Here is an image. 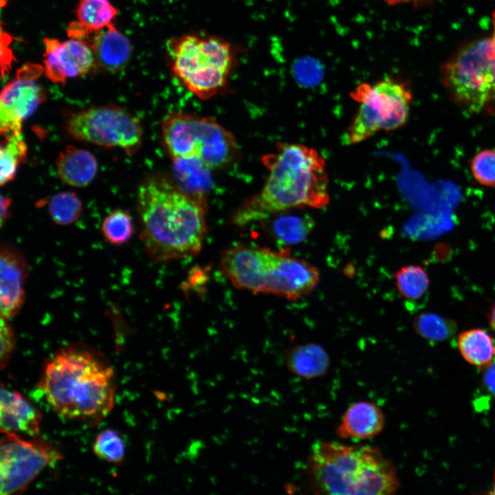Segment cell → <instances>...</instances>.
<instances>
[{
    "mask_svg": "<svg viewBox=\"0 0 495 495\" xmlns=\"http://www.w3.org/2000/svg\"><path fill=\"white\" fill-rule=\"evenodd\" d=\"M140 239L156 263L197 255L206 232V199L183 191L161 177H150L139 186Z\"/></svg>",
    "mask_w": 495,
    "mask_h": 495,
    "instance_id": "6da1fadb",
    "label": "cell"
},
{
    "mask_svg": "<svg viewBox=\"0 0 495 495\" xmlns=\"http://www.w3.org/2000/svg\"><path fill=\"white\" fill-rule=\"evenodd\" d=\"M59 416L94 425L114 404V372L104 355L83 344L61 347L45 364L38 384Z\"/></svg>",
    "mask_w": 495,
    "mask_h": 495,
    "instance_id": "7a4b0ae2",
    "label": "cell"
},
{
    "mask_svg": "<svg viewBox=\"0 0 495 495\" xmlns=\"http://www.w3.org/2000/svg\"><path fill=\"white\" fill-rule=\"evenodd\" d=\"M263 162L267 177L260 192L236 210L232 218L236 226L287 210L322 209L329 204L326 161L316 149L299 143H278L276 151L264 155Z\"/></svg>",
    "mask_w": 495,
    "mask_h": 495,
    "instance_id": "3957f363",
    "label": "cell"
},
{
    "mask_svg": "<svg viewBox=\"0 0 495 495\" xmlns=\"http://www.w3.org/2000/svg\"><path fill=\"white\" fill-rule=\"evenodd\" d=\"M306 471L316 494L390 495L400 487L393 463L371 446L318 441L311 448Z\"/></svg>",
    "mask_w": 495,
    "mask_h": 495,
    "instance_id": "277c9868",
    "label": "cell"
},
{
    "mask_svg": "<svg viewBox=\"0 0 495 495\" xmlns=\"http://www.w3.org/2000/svg\"><path fill=\"white\" fill-rule=\"evenodd\" d=\"M223 274L237 288L297 300L311 293L320 280L318 269L286 252L236 244L221 254Z\"/></svg>",
    "mask_w": 495,
    "mask_h": 495,
    "instance_id": "5b68a950",
    "label": "cell"
},
{
    "mask_svg": "<svg viewBox=\"0 0 495 495\" xmlns=\"http://www.w3.org/2000/svg\"><path fill=\"white\" fill-rule=\"evenodd\" d=\"M166 51L170 71L190 92L209 99L228 83L236 65V50L214 34L188 32L170 37Z\"/></svg>",
    "mask_w": 495,
    "mask_h": 495,
    "instance_id": "8992f818",
    "label": "cell"
},
{
    "mask_svg": "<svg viewBox=\"0 0 495 495\" xmlns=\"http://www.w3.org/2000/svg\"><path fill=\"white\" fill-rule=\"evenodd\" d=\"M162 129L172 159L197 157L214 169L228 165L236 154L232 134L210 117L175 112L166 117Z\"/></svg>",
    "mask_w": 495,
    "mask_h": 495,
    "instance_id": "52a82bcc",
    "label": "cell"
},
{
    "mask_svg": "<svg viewBox=\"0 0 495 495\" xmlns=\"http://www.w3.org/2000/svg\"><path fill=\"white\" fill-rule=\"evenodd\" d=\"M360 104L346 130V142L360 143L380 131H390L408 121L412 94L396 78L387 77L374 83L362 82L350 94Z\"/></svg>",
    "mask_w": 495,
    "mask_h": 495,
    "instance_id": "ba28073f",
    "label": "cell"
},
{
    "mask_svg": "<svg viewBox=\"0 0 495 495\" xmlns=\"http://www.w3.org/2000/svg\"><path fill=\"white\" fill-rule=\"evenodd\" d=\"M443 80L456 102L479 112L495 100V42L475 41L459 50L443 69Z\"/></svg>",
    "mask_w": 495,
    "mask_h": 495,
    "instance_id": "9c48e42d",
    "label": "cell"
},
{
    "mask_svg": "<svg viewBox=\"0 0 495 495\" xmlns=\"http://www.w3.org/2000/svg\"><path fill=\"white\" fill-rule=\"evenodd\" d=\"M74 139L106 147H119L127 154L140 148L142 129L137 117L124 109L109 104L69 113L65 121Z\"/></svg>",
    "mask_w": 495,
    "mask_h": 495,
    "instance_id": "30bf717a",
    "label": "cell"
},
{
    "mask_svg": "<svg viewBox=\"0 0 495 495\" xmlns=\"http://www.w3.org/2000/svg\"><path fill=\"white\" fill-rule=\"evenodd\" d=\"M62 459L61 454L41 439L25 440L5 432L0 443V492H21L47 466Z\"/></svg>",
    "mask_w": 495,
    "mask_h": 495,
    "instance_id": "8fae6325",
    "label": "cell"
},
{
    "mask_svg": "<svg viewBox=\"0 0 495 495\" xmlns=\"http://www.w3.org/2000/svg\"><path fill=\"white\" fill-rule=\"evenodd\" d=\"M43 68L28 63L21 67L14 79L1 94L0 126L4 135H22L23 122L30 116L45 98L37 78Z\"/></svg>",
    "mask_w": 495,
    "mask_h": 495,
    "instance_id": "7c38bea8",
    "label": "cell"
},
{
    "mask_svg": "<svg viewBox=\"0 0 495 495\" xmlns=\"http://www.w3.org/2000/svg\"><path fill=\"white\" fill-rule=\"evenodd\" d=\"M43 70L52 82L64 83L69 78L87 74L95 66V58L87 41L70 38L59 41L45 38Z\"/></svg>",
    "mask_w": 495,
    "mask_h": 495,
    "instance_id": "4fadbf2b",
    "label": "cell"
},
{
    "mask_svg": "<svg viewBox=\"0 0 495 495\" xmlns=\"http://www.w3.org/2000/svg\"><path fill=\"white\" fill-rule=\"evenodd\" d=\"M28 265L21 251L3 243L0 248V314L8 320L19 311L25 300Z\"/></svg>",
    "mask_w": 495,
    "mask_h": 495,
    "instance_id": "5bb4252c",
    "label": "cell"
},
{
    "mask_svg": "<svg viewBox=\"0 0 495 495\" xmlns=\"http://www.w3.org/2000/svg\"><path fill=\"white\" fill-rule=\"evenodd\" d=\"M41 416L18 391L1 385L0 425L1 433H23L30 436L40 430Z\"/></svg>",
    "mask_w": 495,
    "mask_h": 495,
    "instance_id": "9a60e30c",
    "label": "cell"
},
{
    "mask_svg": "<svg viewBox=\"0 0 495 495\" xmlns=\"http://www.w3.org/2000/svg\"><path fill=\"white\" fill-rule=\"evenodd\" d=\"M384 425V413L377 405L368 401H359L345 410L336 434L342 439H366L379 434Z\"/></svg>",
    "mask_w": 495,
    "mask_h": 495,
    "instance_id": "2e32d148",
    "label": "cell"
},
{
    "mask_svg": "<svg viewBox=\"0 0 495 495\" xmlns=\"http://www.w3.org/2000/svg\"><path fill=\"white\" fill-rule=\"evenodd\" d=\"M88 43L94 55L96 66L107 72L122 69L131 56L130 41L114 24L94 34Z\"/></svg>",
    "mask_w": 495,
    "mask_h": 495,
    "instance_id": "e0dca14e",
    "label": "cell"
},
{
    "mask_svg": "<svg viewBox=\"0 0 495 495\" xmlns=\"http://www.w3.org/2000/svg\"><path fill=\"white\" fill-rule=\"evenodd\" d=\"M303 209L284 210L263 220L265 230L277 243L282 245L302 242L315 226L313 217Z\"/></svg>",
    "mask_w": 495,
    "mask_h": 495,
    "instance_id": "ac0fdd59",
    "label": "cell"
},
{
    "mask_svg": "<svg viewBox=\"0 0 495 495\" xmlns=\"http://www.w3.org/2000/svg\"><path fill=\"white\" fill-rule=\"evenodd\" d=\"M118 10L109 0H80L76 10V20L69 25L67 32L71 38H89L110 25Z\"/></svg>",
    "mask_w": 495,
    "mask_h": 495,
    "instance_id": "d6986e66",
    "label": "cell"
},
{
    "mask_svg": "<svg viewBox=\"0 0 495 495\" xmlns=\"http://www.w3.org/2000/svg\"><path fill=\"white\" fill-rule=\"evenodd\" d=\"M285 359L288 371L305 380L324 376L331 365L327 351L311 342L292 347L286 352Z\"/></svg>",
    "mask_w": 495,
    "mask_h": 495,
    "instance_id": "ffe728a7",
    "label": "cell"
},
{
    "mask_svg": "<svg viewBox=\"0 0 495 495\" xmlns=\"http://www.w3.org/2000/svg\"><path fill=\"white\" fill-rule=\"evenodd\" d=\"M56 164L62 181L78 188L88 186L98 170L97 160L91 153L72 146L60 153Z\"/></svg>",
    "mask_w": 495,
    "mask_h": 495,
    "instance_id": "44dd1931",
    "label": "cell"
},
{
    "mask_svg": "<svg viewBox=\"0 0 495 495\" xmlns=\"http://www.w3.org/2000/svg\"><path fill=\"white\" fill-rule=\"evenodd\" d=\"M177 185L183 191L197 197H205L212 184L211 170L197 157L172 159Z\"/></svg>",
    "mask_w": 495,
    "mask_h": 495,
    "instance_id": "7402d4cb",
    "label": "cell"
},
{
    "mask_svg": "<svg viewBox=\"0 0 495 495\" xmlns=\"http://www.w3.org/2000/svg\"><path fill=\"white\" fill-rule=\"evenodd\" d=\"M457 345L462 357L476 367L485 368L495 358V340L483 329L474 328L461 332Z\"/></svg>",
    "mask_w": 495,
    "mask_h": 495,
    "instance_id": "603a6c76",
    "label": "cell"
},
{
    "mask_svg": "<svg viewBox=\"0 0 495 495\" xmlns=\"http://www.w3.org/2000/svg\"><path fill=\"white\" fill-rule=\"evenodd\" d=\"M395 286L400 295L407 300H416L428 289L430 278L421 266L408 265L399 269L395 276Z\"/></svg>",
    "mask_w": 495,
    "mask_h": 495,
    "instance_id": "cb8c5ba5",
    "label": "cell"
},
{
    "mask_svg": "<svg viewBox=\"0 0 495 495\" xmlns=\"http://www.w3.org/2000/svg\"><path fill=\"white\" fill-rule=\"evenodd\" d=\"M412 325L419 336L432 342L446 340L454 336L457 329L454 321L430 312L418 314Z\"/></svg>",
    "mask_w": 495,
    "mask_h": 495,
    "instance_id": "d4e9b609",
    "label": "cell"
},
{
    "mask_svg": "<svg viewBox=\"0 0 495 495\" xmlns=\"http://www.w3.org/2000/svg\"><path fill=\"white\" fill-rule=\"evenodd\" d=\"M5 137V140L1 143L0 152V183L1 186L15 177L17 168L22 161L25 159L28 151L27 145L23 140L22 135H6Z\"/></svg>",
    "mask_w": 495,
    "mask_h": 495,
    "instance_id": "484cf974",
    "label": "cell"
},
{
    "mask_svg": "<svg viewBox=\"0 0 495 495\" xmlns=\"http://www.w3.org/2000/svg\"><path fill=\"white\" fill-rule=\"evenodd\" d=\"M47 209L55 224L68 226L78 219L82 211V203L75 192H60L51 197Z\"/></svg>",
    "mask_w": 495,
    "mask_h": 495,
    "instance_id": "4316f807",
    "label": "cell"
},
{
    "mask_svg": "<svg viewBox=\"0 0 495 495\" xmlns=\"http://www.w3.org/2000/svg\"><path fill=\"white\" fill-rule=\"evenodd\" d=\"M101 232L106 241L120 246L126 243L134 232L133 220L124 210H116L109 214L101 225Z\"/></svg>",
    "mask_w": 495,
    "mask_h": 495,
    "instance_id": "83f0119b",
    "label": "cell"
},
{
    "mask_svg": "<svg viewBox=\"0 0 495 495\" xmlns=\"http://www.w3.org/2000/svg\"><path fill=\"white\" fill-rule=\"evenodd\" d=\"M93 448L95 454L107 462L120 465L124 461V443L116 430L107 429L100 432Z\"/></svg>",
    "mask_w": 495,
    "mask_h": 495,
    "instance_id": "f1b7e54d",
    "label": "cell"
},
{
    "mask_svg": "<svg viewBox=\"0 0 495 495\" xmlns=\"http://www.w3.org/2000/svg\"><path fill=\"white\" fill-rule=\"evenodd\" d=\"M471 171L475 179L486 186H495V150L485 149L472 160Z\"/></svg>",
    "mask_w": 495,
    "mask_h": 495,
    "instance_id": "f546056e",
    "label": "cell"
},
{
    "mask_svg": "<svg viewBox=\"0 0 495 495\" xmlns=\"http://www.w3.org/2000/svg\"><path fill=\"white\" fill-rule=\"evenodd\" d=\"M8 319L1 316L0 320V363L3 369L6 366L16 346V336Z\"/></svg>",
    "mask_w": 495,
    "mask_h": 495,
    "instance_id": "4dcf8cb0",
    "label": "cell"
},
{
    "mask_svg": "<svg viewBox=\"0 0 495 495\" xmlns=\"http://www.w3.org/2000/svg\"><path fill=\"white\" fill-rule=\"evenodd\" d=\"M320 70L314 61L303 60L298 65L296 76L303 83H313L319 80Z\"/></svg>",
    "mask_w": 495,
    "mask_h": 495,
    "instance_id": "1f68e13d",
    "label": "cell"
},
{
    "mask_svg": "<svg viewBox=\"0 0 495 495\" xmlns=\"http://www.w3.org/2000/svg\"><path fill=\"white\" fill-rule=\"evenodd\" d=\"M483 382L485 388L495 397V358L485 368Z\"/></svg>",
    "mask_w": 495,
    "mask_h": 495,
    "instance_id": "d6a6232c",
    "label": "cell"
},
{
    "mask_svg": "<svg viewBox=\"0 0 495 495\" xmlns=\"http://www.w3.org/2000/svg\"><path fill=\"white\" fill-rule=\"evenodd\" d=\"M11 205V198L1 196V226L3 225L4 221L10 216V207Z\"/></svg>",
    "mask_w": 495,
    "mask_h": 495,
    "instance_id": "836d02e7",
    "label": "cell"
},
{
    "mask_svg": "<svg viewBox=\"0 0 495 495\" xmlns=\"http://www.w3.org/2000/svg\"><path fill=\"white\" fill-rule=\"evenodd\" d=\"M389 5H398L401 3H411L415 6H422L429 4L434 0H384Z\"/></svg>",
    "mask_w": 495,
    "mask_h": 495,
    "instance_id": "e575fe53",
    "label": "cell"
},
{
    "mask_svg": "<svg viewBox=\"0 0 495 495\" xmlns=\"http://www.w3.org/2000/svg\"><path fill=\"white\" fill-rule=\"evenodd\" d=\"M487 320L490 329L495 332V302L490 308Z\"/></svg>",
    "mask_w": 495,
    "mask_h": 495,
    "instance_id": "d590c367",
    "label": "cell"
},
{
    "mask_svg": "<svg viewBox=\"0 0 495 495\" xmlns=\"http://www.w3.org/2000/svg\"><path fill=\"white\" fill-rule=\"evenodd\" d=\"M492 18H493V21H492V23H493V36H492V39H493L494 41L495 42V12H494V14H493Z\"/></svg>",
    "mask_w": 495,
    "mask_h": 495,
    "instance_id": "8d00e7d4",
    "label": "cell"
},
{
    "mask_svg": "<svg viewBox=\"0 0 495 495\" xmlns=\"http://www.w3.org/2000/svg\"><path fill=\"white\" fill-rule=\"evenodd\" d=\"M490 494H495V470L494 472V485L492 489V492H490Z\"/></svg>",
    "mask_w": 495,
    "mask_h": 495,
    "instance_id": "74e56055",
    "label": "cell"
}]
</instances>
